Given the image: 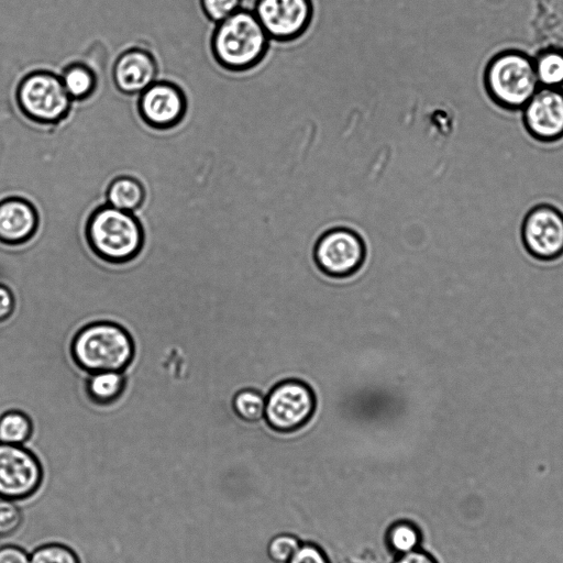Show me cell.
<instances>
[{
	"label": "cell",
	"mask_w": 563,
	"mask_h": 563,
	"mask_svg": "<svg viewBox=\"0 0 563 563\" xmlns=\"http://www.w3.org/2000/svg\"><path fill=\"white\" fill-rule=\"evenodd\" d=\"M85 238L99 260L113 265L134 261L145 243L144 229L136 216L108 203L91 212Z\"/></svg>",
	"instance_id": "obj_2"
},
{
	"label": "cell",
	"mask_w": 563,
	"mask_h": 563,
	"mask_svg": "<svg viewBox=\"0 0 563 563\" xmlns=\"http://www.w3.org/2000/svg\"><path fill=\"white\" fill-rule=\"evenodd\" d=\"M199 3L205 15L217 24L240 10L243 0H199Z\"/></svg>",
	"instance_id": "obj_25"
},
{
	"label": "cell",
	"mask_w": 563,
	"mask_h": 563,
	"mask_svg": "<svg viewBox=\"0 0 563 563\" xmlns=\"http://www.w3.org/2000/svg\"><path fill=\"white\" fill-rule=\"evenodd\" d=\"M301 541L292 533H279L267 544V554L276 563H286L300 547Z\"/></svg>",
	"instance_id": "obj_23"
},
{
	"label": "cell",
	"mask_w": 563,
	"mask_h": 563,
	"mask_svg": "<svg viewBox=\"0 0 563 563\" xmlns=\"http://www.w3.org/2000/svg\"><path fill=\"white\" fill-rule=\"evenodd\" d=\"M286 563H331L325 552L316 543L300 544Z\"/></svg>",
	"instance_id": "obj_26"
},
{
	"label": "cell",
	"mask_w": 563,
	"mask_h": 563,
	"mask_svg": "<svg viewBox=\"0 0 563 563\" xmlns=\"http://www.w3.org/2000/svg\"><path fill=\"white\" fill-rule=\"evenodd\" d=\"M15 100L23 115L40 124H57L66 119L73 103L60 77L47 70L23 76L15 89Z\"/></svg>",
	"instance_id": "obj_5"
},
{
	"label": "cell",
	"mask_w": 563,
	"mask_h": 563,
	"mask_svg": "<svg viewBox=\"0 0 563 563\" xmlns=\"http://www.w3.org/2000/svg\"><path fill=\"white\" fill-rule=\"evenodd\" d=\"M253 12L269 40L278 42L300 37L314 18L310 0H257Z\"/></svg>",
	"instance_id": "obj_9"
},
{
	"label": "cell",
	"mask_w": 563,
	"mask_h": 563,
	"mask_svg": "<svg viewBox=\"0 0 563 563\" xmlns=\"http://www.w3.org/2000/svg\"><path fill=\"white\" fill-rule=\"evenodd\" d=\"M33 430V420L21 409H8L0 415V443L24 445Z\"/></svg>",
	"instance_id": "obj_19"
},
{
	"label": "cell",
	"mask_w": 563,
	"mask_h": 563,
	"mask_svg": "<svg viewBox=\"0 0 563 563\" xmlns=\"http://www.w3.org/2000/svg\"><path fill=\"white\" fill-rule=\"evenodd\" d=\"M385 543L395 556L417 550L421 543L420 529L410 520L395 521L385 533Z\"/></svg>",
	"instance_id": "obj_20"
},
{
	"label": "cell",
	"mask_w": 563,
	"mask_h": 563,
	"mask_svg": "<svg viewBox=\"0 0 563 563\" xmlns=\"http://www.w3.org/2000/svg\"><path fill=\"white\" fill-rule=\"evenodd\" d=\"M393 563H439L429 552L417 549L406 554L395 556Z\"/></svg>",
	"instance_id": "obj_29"
},
{
	"label": "cell",
	"mask_w": 563,
	"mask_h": 563,
	"mask_svg": "<svg viewBox=\"0 0 563 563\" xmlns=\"http://www.w3.org/2000/svg\"><path fill=\"white\" fill-rule=\"evenodd\" d=\"M522 110L528 134L541 143L563 139V89L540 87Z\"/></svg>",
	"instance_id": "obj_11"
},
{
	"label": "cell",
	"mask_w": 563,
	"mask_h": 563,
	"mask_svg": "<svg viewBox=\"0 0 563 563\" xmlns=\"http://www.w3.org/2000/svg\"><path fill=\"white\" fill-rule=\"evenodd\" d=\"M316 407L312 389L297 379L274 386L266 397L264 418L278 432H292L303 427Z\"/></svg>",
	"instance_id": "obj_7"
},
{
	"label": "cell",
	"mask_w": 563,
	"mask_h": 563,
	"mask_svg": "<svg viewBox=\"0 0 563 563\" xmlns=\"http://www.w3.org/2000/svg\"><path fill=\"white\" fill-rule=\"evenodd\" d=\"M269 37L253 11L241 8L216 24L211 51L216 62L230 71H245L265 57Z\"/></svg>",
	"instance_id": "obj_3"
},
{
	"label": "cell",
	"mask_w": 563,
	"mask_h": 563,
	"mask_svg": "<svg viewBox=\"0 0 563 563\" xmlns=\"http://www.w3.org/2000/svg\"><path fill=\"white\" fill-rule=\"evenodd\" d=\"M365 256L364 243L354 231L332 229L318 240L314 260L319 268L331 277H346L355 273Z\"/></svg>",
	"instance_id": "obj_10"
},
{
	"label": "cell",
	"mask_w": 563,
	"mask_h": 563,
	"mask_svg": "<svg viewBox=\"0 0 563 563\" xmlns=\"http://www.w3.org/2000/svg\"><path fill=\"white\" fill-rule=\"evenodd\" d=\"M69 350L73 362L87 374L125 372L135 356V341L122 324L97 320L75 332Z\"/></svg>",
	"instance_id": "obj_1"
},
{
	"label": "cell",
	"mask_w": 563,
	"mask_h": 563,
	"mask_svg": "<svg viewBox=\"0 0 563 563\" xmlns=\"http://www.w3.org/2000/svg\"><path fill=\"white\" fill-rule=\"evenodd\" d=\"M527 255L541 264L563 260V211L551 203H539L528 210L520 228Z\"/></svg>",
	"instance_id": "obj_6"
},
{
	"label": "cell",
	"mask_w": 563,
	"mask_h": 563,
	"mask_svg": "<svg viewBox=\"0 0 563 563\" xmlns=\"http://www.w3.org/2000/svg\"><path fill=\"white\" fill-rule=\"evenodd\" d=\"M128 386L126 372L104 371L87 374L84 391L97 406H110L119 401Z\"/></svg>",
	"instance_id": "obj_15"
},
{
	"label": "cell",
	"mask_w": 563,
	"mask_h": 563,
	"mask_svg": "<svg viewBox=\"0 0 563 563\" xmlns=\"http://www.w3.org/2000/svg\"><path fill=\"white\" fill-rule=\"evenodd\" d=\"M145 188L131 176L114 178L108 186L106 197L109 206L134 213L145 202Z\"/></svg>",
	"instance_id": "obj_16"
},
{
	"label": "cell",
	"mask_w": 563,
	"mask_h": 563,
	"mask_svg": "<svg viewBox=\"0 0 563 563\" xmlns=\"http://www.w3.org/2000/svg\"><path fill=\"white\" fill-rule=\"evenodd\" d=\"M532 60L540 87L563 89V47H543Z\"/></svg>",
	"instance_id": "obj_17"
},
{
	"label": "cell",
	"mask_w": 563,
	"mask_h": 563,
	"mask_svg": "<svg viewBox=\"0 0 563 563\" xmlns=\"http://www.w3.org/2000/svg\"><path fill=\"white\" fill-rule=\"evenodd\" d=\"M137 110L148 126L167 130L184 119L187 100L176 84L155 81L140 93Z\"/></svg>",
	"instance_id": "obj_12"
},
{
	"label": "cell",
	"mask_w": 563,
	"mask_h": 563,
	"mask_svg": "<svg viewBox=\"0 0 563 563\" xmlns=\"http://www.w3.org/2000/svg\"><path fill=\"white\" fill-rule=\"evenodd\" d=\"M0 563H30V555L19 545L0 547Z\"/></svg>",
	"instance_id": "obj_28"
},
{
	"label": "cell",
	"mask_w": 563,
	"mask_h": 563,
	"mask_svg": "<svg viewBox=\"0 0 563 563\" xmlns=\"http://www.w3.org/2000/svg\"><path fill=\"white\" fill-rule=\"evenodd\" d=\"M157 64L154 56L144 48H129L119 55L112 77L117 88L126 95L141 93L156 81Z\"/></svg>",
	"instance_id": "obj_14"
},
{
	"label": "cell",
	"mask_w": 563,
	"mask_h": 563,
	"mask_svg": "<svg viewBox=\"0 0 563 563\" xmlns=\"http://www.w3.org/2000/svg\"><path fill=\"white\" fill-rule=\"evenodd\" d=\"M22 522V511L14 500L0 498V538L15 533Z\"/></svg>",
	"instance_id": "obj_24"
},
{
	"label": "cell",
	"mask_w": 563,
	"mask_h": 563,
	"mask_svg": "<svg viewBox=\"0 0 563 563\" xmlns=\"http://www.w3.org/2000/svg\"><path fill=\"white\" fill-rule=\"evenodd\" d=\"M38 225L40 217L31 201L19 196L0 199V243L11 246L27 243Z\"/></svg>",
	"instance_id": "obj_13"
},
{
	"label": "cell",
	"mask_w": 563,
	"mask_h": 563,
	"mask_svg": "<svg viewBox=\"0 0 563 563\" xmlns=\"http://www.w3.org/2000/svg\"><path fill=\"white\" fill-rule=\"evenodd\" d=\"M484 88L489 99L508 111L521 110L540 88L533 60L519 49H504L486 64Z\"/></svg>",
	"instance_id": "obj_4"
},
{
	"label": "cell",
	"mask_w": 563,
	"mask_h": 563,
	"mask_svg": "<svg viewBox=\"0 0 563 563\" xmlns=\"http://www.w3.org/2000/svg\"><path fill=\"white\" fill-rule=\"evenodd\" d=\"M15 305V296L12 289L0 284V322H4L12 317Z\"/></svg>",
	"instance_id": "obj_27"
},
{
	"label": "cell",
	"mask_w": 563,
	"mask_h": 563,
	"mask_svg": "<svg viewBox=\"0 0 563 563\" xmlns=\"http://www.w3.org/2000/svg\"><path fill=\"white\" fill-rule=\"evenodd\" d=\"M30 563H80V560L68 545L51 542L37 547L30 555Z\"/></svg>",
	"instance_id": "obj_22"
},
{
	"label": "cell",
	"mask_w": 563,
	"mask_h": 563,
	"mask_svg": "<svg viewBox=\"0 0 563 563\" xmlns=\"http://www.w3.org/2000/svg\"><path fill=\"white\" fill-rule=\"evenodd\" d=\"M59 77L73 101H82L89 98L97 87V77L93 70L82 63L66 66Z\"/></svg>",
	"instance_id": "obj_18"
},
{
	"label": "cell",
	"mask_w": 563,
	"mask_h": 563,
	"mask_svg": "<svg viewBox=\"0 0 563 563\" xmlns=\"http://www.w3.org/2000/svg\"><path fill=\"white\" fill-rule=\"evenodd\" d=\"M43 482L37 456L24 445L0 443V498L24 500L32 497Z\"/></svg>",
	"instance_id": "obj_8"
},
{
	"label": "cell",
	"mask_w": 563,
	"mask_h": 563,
	"mask_svg": "<svg viewBox=\"0 0 563 563\" xmlns=\"http://www.w3.org/2000/svg\"><path fill=\"white\" fill-rule=\"evenodd\" d=\"M265 402L262 393L247 388L234 395L232 407L238 417L247 422H255L264 418Z\"/></svg>",
	"instance_id": "obj_21"
}]
</instances>
